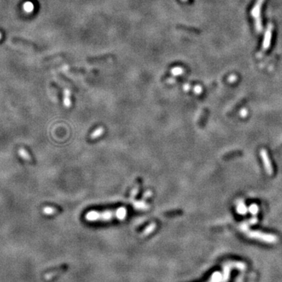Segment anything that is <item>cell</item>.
Returning <instances> with one entry per match:
<instances>
[{
  "mask_svg": "<svg viewBox=\"0 0 282 282\" xmlns=\"http://www.w3.org/2000/svg\"><path fill=\"white\" fill-rule=\"evenodd\" d=\"M263 2H264V0H256L255 5L252 8V10H251V16L253 17L254 20H255V29H256L257 32L259 33L263 31L261 21V9Z\"/></svg>",
  "mask_w": 282,
  "mask_h": 282,
  "instance_id": "obj_1",
  "label": "cell"
},
{
  "mask_svg": "<svg viewBox=\"0 0 282 282\" xmlns=\"http://www.w3.org/2000/svg\"><path fill=\"white\" fill-rule=\"evenodd\" d=\"M248 236L250 238H253L258 240H260L262 241L267 242V243H274L277 241V238L271 234H263V233L256 232V231H253V232H248Z\"/></svg>",
  "mask_w": 282,
  "mask_h": 282,
  "instance_id": "obj_2",
  "label": "cell"
},
{
  "mask_svg": "<svg viewBox=\"0 0 282 282\" xmlns=\"http://www.w3.org/2000/svg\"><path fill=\"white\" fill-rule=\"evenodd\" d=\"M273 29H274V26H273L272 24H269L268 26H267V30L265 31L264 38H263V46H262V51H263V52L267 51L269 49V47L271 46V39H272Z\"/></svg>",
  "mask_w": 282,
  "mask_h": 282,
  "instance_id": "obj_3",
  "label": "cell"
},
{
  "mask_svg": "<svg viewBox=\"0 0 282 282\" xmlns=\"http://www.w3.org/2000/svg\"><path fill=\"white\" fill-rule=\"evenodd\" d=\"M260 157H261L262 160H263L265 170H266L267 174H268L269 176L273 175L274 170H273L272 164H271V160H270V157H269L267 151L265 150V149H261V151H260Z\"/></svg>",
  "mask_w": 282,
  "mask_h": 282,
  "instance_id": "obj_4",
  "label": "cell"
},
{
  "mask_svg": "<svg viewBox=\"0 0 282 282\" xmlns=\"http://www.w3.org/2000/svg\"><path fill=\"white\" fill-rule=\"evenodd\" d=\"M232 267H237V268L244 270V269H245V265L241 263H229V264H226V266H224V267H223V275L222 282H226L228 280L229 277H230V269L232 268Z\"/></svg>",
  "mask_w": 282,
  "mask_h": 282,
  "instance_id": "obj_5",
  "label": "cell"
},
{
  "mask_svg": "<svg viewBox=\"0 0 282 282\" xmlns=\"http://www.w3.org/2000/svg\"><path fill=\"white\" fill-rule=\"evenodd\" d=\"M18 153H19L21 157H22L24 161H28V162H33L32 157L30 155V154L28 153V151L26 149H24V148L23 147L20 148L19 151H18Z\"/></svg>",
  "mask_w": 282,
  "mask_h": 282,
  "instance_id": "obj_6",
  "label": "cell"
},
{
  "mask_svg": "<svg viewBox=\"0 0 282 282\" xmlns=\"http://www.w3.org/2000/svg\"><path fill=\"white\" fill-rule=\"evenodd\" d=\"M70 96H71V92L69 89H64V99H63V104L65 105L66 108H69L71 106V99H70Z\"/></svg>",
  "mask_w": 282,
  "mask_h": 282,
  "instance_id": "obj_7",
  "label": "cell"
},
{
  "mask_svg": "<svg viewBox=\"0 0 282 282\" xmlns=\"http://www.w3.org/2000/svg\"><path fill=\"white\" fill-rule=\"evenodd\" d=\"M241 154H242L241 151H230V152H228V153L225 154L224 155H223V159H225V160L230 159V158H232V157L241 155Z\"/></svg>",
  "mask_w": 282,
  "mask_h": 282,
  "instance_id": "obj_8",
  "label": "cell"
},
{
  "mask_svg": "<svg viewBox=\"0 0 282 282\" xmlns=\"http://www.w3.org/2000/svg\"><path fill=\"white\" fill-rule=\"evenodd\" d=\"M183 71H184V70H183V67H173V69L171 70V74L173 75V77H177V76H179V75H182V74L183 73Z\"/></svg>",
  "mask_w": 282,
  "mask_h": 282,
  "instance_id": "obj_9",
  "label": "cell"
},
{
  "mask_svg": "<svg viewBox=\"0 0 282 282\" xmlns=\"http://www.w3.org/2000/svg\"><path fill=\"white\" fill-rule=\"evenodd\" d=\"M222 274L219 272H215L212 276L209 282H220L222 281Z\"/></svg>",
  "mask_w": 282,
  "mask_h": 282,
  "instance_id": "obj_10",
  "label": "cell"
},
{
  "mask_svg": "<svg viewBox=\"0 0 282 282\" xmlns=\"http://www.w3.org/2000/svg\"><path fill=\"white\" fill-rule=\"evenodd\" d=\"M104 133V129L100 127V128H98L95 132H93L91 135V138L92 139H96L97 138L98 136H100L102 134Z\"/></svg>",
  "mask_w": 282,
  "mask_h": 282,
  "instance_id": "obj_11",
  "label": "cell"
},
{
  "mask_svg": "<svg viewBox=\"0 0 282 282\" xmlns=\"http://www.w3.org/2000/svg\"><path fill=\"white\" fill-rule=\"evenodd\" d=\"M43 212H45L46 215H53L56 212V209H54L52 207H46L43 209Z\"/></svg>",
  "mask_w": 282,
  "mask_h": 282,
  "instance_id": "obj_12",
  "label": "cell"
},
{
  "mask_svg": "<svg viewBox=\"0 0 282 282\" xmlns=\"http://www.w3.org/2000/svg\"><path fill=\"white\" fill-rule=\"evenodd\" d=\"M194 91L197 94L201 93V92H202V86H198H198H196L194 87Z\"/></svg>",
  "mask_w": 282,
  "mask_h": 282,
  "instance_id": "obj_13",
  "label": "cell"
},
{
  "mask_svg": "<svg viewBox=\"0 0 282 282\" xmlns=\"http://www.w3.org/2000/svg\"><path fill=\"white\" fill-rule=\"evenodd\" d=\"M26 10H27L28 11H31V10H33V4L31 3V2H28Z\"/></svg>",
  "mask_w": 282,
  "mask_h": 282,
  "instance_id": "obj_14",
  "label": "cell"
},
{
  "mask_svg": "<svg viewBox=\"0 0 282 282\" xmlns=\"http://www.w3.org/2000/svg\"><path fill=\"white\" fill-rule=\"evenodd\" d=\"M137 190H139V186H136V187H135L134 190H133V191L132 192V194H131V196H132V198H134V197H135V195H136V192H137Z\"/></svg>",
  "mask_w": 282,
  "mask_h": 282,
  "instance_id": "obj_15",
  "label": "cell"
},
{
  "mask_svg": "<svg viewBox=\"0 0 282 282\" xmlns=\"http://www.w3.org/2000/svg\"><path fill=\"white\" fill-rule=\"evenodd\" d=\"M190 86L189 84H185L184 86H183V89H184L185 91H188L190 89Z\"/></svg>",
  "mask_w": 282,
  "mask_h": 282,
  "instance_id": "obj_16",
  "label": "cell"
},
{
  "mask_svg": "<svg viewBox=\"0 0 282 282\" xmlns=\"http://www.w3.org/2000/svg\"><path fill=\"white\" fill-rule=\"evenodd\" d=\"M246 115H247V111H246V110H242V112H241V116H242V117L246 116Z\"/></svg>",
  "mask_w": 282,
  "mask_h": 282,
  "instance_id": "obj_17",
  "label": "cell"
},
{
  "mask_svg": "<svg viewBox=\"0 0 282 282\" xmlns=\"http://www.w3.org/2000/svg\"><path fill=\"white\" fill-rule=\"evenodd\" d=\"M235 79H236V76H234V75H233L232 77H230V81L232 80V82H234Z\"/></svg>",
  "mask_w": 282,
  "mask_h": 282,
  "instance_id": "obj_18",
  "label": "cell"
},
{
  "mask_svg": "<svg viewBox=\"0 0 282 282\" xmlns=\"http://www.w3.org/2000/svg\"><path fill=\"white\" fill-rule=\"evenodd\" d=\"M282 149V145H281V147H278V149H277V150L278 151H280Z\"/></svg>",
  "mask_w": 282,
  "mask_h": 282,
  "instance_id": "obj_19",
  "label": "cell"
},
{
  "mask_svg": "<svg viewBox=\"0 0 282 282\" xmlns=\"http://www.w3.org/2000/svg\"><path fill=\"white\" fill-rule=\"evenodd\" d=\"M181 1H182V2H186V1H187V0H181Z\"/></svg>",
  "mask_w": 282,
  "mask_h": 282,
  "instance_id": "obj_20",
  "label": "cell"
}]
</instances>
